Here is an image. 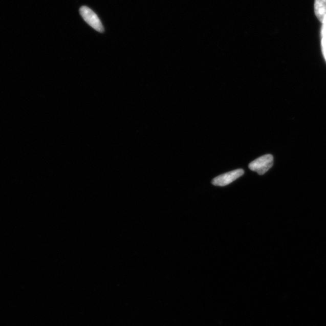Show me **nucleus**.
I'll list each match as a JSON object with an SVG mask.
<instances>
[{
	"label": "nucleus",
	"instance_id": "1",
	"mask_svg": "<svg viewBox=\"0 0 326 326\" xmlns=\"http://www.w3.org/2000/svg\"><path fill=\"white\" fill-rule=\"evenodd\" d=\"M273 156L271 154H267L252 161L248 166L251 170L262 176L273 166Z\"/></svg>",
	"mask_w": 326,
	"mask_h": 326
},
{
	"label": "nucleus",
	"instance_id": "2",
	"mask_svg": "<svg viewBox=\"0 0 326 326\" xmlns=\"http://www.w3.org/2000/svg\"><path fill=\"white\" fill-rule=\"evenodd\" d=\"M80 13L85 21L97 32H103V26L98 16L95 12L86 6H82L80 9Z\"/></svg>",
	"mask_w": 326,
	"mask_h": 326
},
{
	"label": "nucleus",
	"instance_id": "3",
	"mask_svg": "<svg viewBox=\"0 0 326 326\" xmlns=\"http://www.w3.org/2000/svg\"><path fill=\"white\" fill-rule=\"evenodd\" d=\"M244 173V170L242 169L231 171V172L221 175V176L214 178L211 183L214 186H226L243 176Z\"/></svg>",
	"mask_w": 326,
	"mask_h": 326
},
{
	"label": "nucleus",
	"instance_id": "4",
	"mask_svg": "<svg viewBox=\"0 0 326 326\" xmlns=\"http://www.w3.org/2000/svg\"><path fill=\"white\" fill-rule=\"evenodd\" d=\"M315 13L316 16L322 23L326 18V2L325 0H315Z\"/></svg>",
	"mask_w": 326,
	"mask_h": 326
},
{
	"label": "nucleus",
	"instance_id": "5",
	"mask_svg": "<svg viewBox=\"0 0 326 326\" xmlns=\"http://www.w3.org/2000/svg\"><path fill=\"white\" fill-rule=\"evenodd\" d=\"M322 50H323L324 55L326 60V37H323L322 40Z\"/></svg>",
	"mask_w": 326,
	"mask_h": 326
},
{
	"label": "nucleus",
	"instance_id": "6",
	"mask_svg": "<svg viewBox=\"0 0 326 326\" xmlns=\"http://www.w3.org/2000/svg\"><path fill=\"white\" fill-rule=\"evenodd\" d=\"M325 1L326 2V0H325Z\"/></svg>",
	"mask_w": 326,
	"mask_h": 326
}]
</instances>
